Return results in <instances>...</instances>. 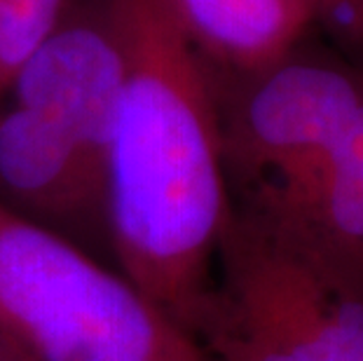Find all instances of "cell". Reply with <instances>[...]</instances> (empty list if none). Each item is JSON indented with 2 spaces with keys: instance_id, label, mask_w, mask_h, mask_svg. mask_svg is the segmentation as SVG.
<instances>
[{
  "instance_id": "obj_1",
  "label": "cell",
  "mask_w": 363,
  "mask_h": 361,
  "mask_svg": "<svg viewBox=\"0 0 363 361\" xmlns=\"http://www.w3.org/2000/svg\"><path fill=\"white\" fill-rule=\"evenodd\" d=\"M106 10L122 57L106 167L113 263L192 335L233 216L211 78L167 0Z\"/></svg>"
},
{
  "instance_id": "obj_2",
  "label": "cell",
  "mask_w": 363,
  "mask_h": 361,
  "mask_svg": "<svg viewBox=\"0 0 363 361\" xmlns=\"http://www.w3.org/2000/svg\"><path fill=\"white\" fill-rule=\"evenodd\" d=\"M0 331L26 361H211L120 270L3 204Z\"/></svg>"
},
{
  "instance_id": "obj_3",
  "label": "cell",
  "mask_w": 363,
  "mask_h": 361,
  "mask_svg": "<svg viewBox=\"0 0 363 361\" xmlns=\"http://www.w3.org/2000/svg\"><path fill=\"white\" fill-rule=\"evenodd\" d=\"M192 335L211 361H363V291L307 244L233 209Z\"/></svg>"
},
{
  "instance_id": "obj_4",
  "label": "cell",
  "mask_w": 363,
  "mask_h": 361,
  "mask_svg": "<svg viewBox=\"0 0 363 361\" xmlns=\"http://www.w3.org/2000/svg\"><path fill=\"white\" fill-rule=\"evenodd\" d=\"M208 78L233 209L291 216L314 193L363 104V73L298 45L258 73L208 71Z\"/></svg>"
},
{
  "instance_id": "obj_5",
  "label": "cell",
  "mask_w": 363,
  "mask_h": 361,
  "mask_svg": "<svg viewBox=\"0 0 363 361\" xmlns=\"http://www.w3.org/2000/svg\"><path fill=\"white\" fill-rule=\"evenodd\" d=\"M120 94L122 57L106 0H73L5 99L57 127L106 179Z\"/></svg>"
},
{
  "instance_id": "obj_6",
  "label": "cell",
  "mask_w": 363,
  "mask_h": 361,
  "mask_svg": "<svg viewBox=\"0 0 363 361\" xmlns=\"http://www.w3.org/2000/svg\"><path fill=\"white\" fill-rule=\"evenodd\" d=\"M0 204L14 216L113 258L106 179L57 127L12 101H0Z\"/></svg>"
},
{
  "instance_id": "obj_7",
  "label": "cell",
  "mask_w": 363,
  "mask_h": 361,
  "mask_svg": "<svg viewBox=\"0 0 363 361\" xmlns=\"http://www.w3.org/2000/svg\"><path fill=\"white\" fill-rule=\"evenodd\" d=\"M190 48L213 73L249 75L293 52L316 0H167Z\"/></svg>"
},
{
  "instance_id": "obj_8",
  "label": "cell",
  "mask_w": 363,
  "mask_h": 361,
  "mask_svg": "<svg viewBox=\"0 0 363 361\" xmlns=\"http://www.w3.org/2000/svg\"><path fill=\"white\" fill-rule=\"evenodd\" d=\"M260 221L307 244L363 291V104L310 199L291 216Z\"/></svg>"
},
{
  "instance_id": "obj_9",
  "label": "cell",
  "mask_w": 363,
  "mask_h": 361,
  "mask_svg": "<svg viewBox=\"0 0 363 361\" xmlns=\"http://www.w3.org/2000/svg\"><path fill=\"white\" fill-rule=\"evenodd\" d=\"M73 0H0V101L30 55L59 26Z\"/></svg>"
},
{
  "instance_id": "obj_10",
  "label": "cell",
  "mask_w": 363,
  "mask_h": 361,
  "mask_svg": "<svg viewBox=\"0 0 363 361\" xmlns=\"http://www.w3.org/2000/svg\"><path fill=\"white\" fill-rule=\"evenodd\" d=\"M316 21L363 59V0H316Z\"/></svg>"
},
{
  "instance_id": "obj_11",
  "label": "cell",
  "mask_w": 363,
  "mask_h": 361,
  "mask_svg": "<svg viewBox=\"0 0 363 361\" xmlns=\"http://www.w3.org/2000/svg\"><path fill=\"white\" fill-rule=\"evenodd\" d=\"M0 361H26L19 355V350L7 340V335L0 331Z\"/></svg>"
}]
</instances>
